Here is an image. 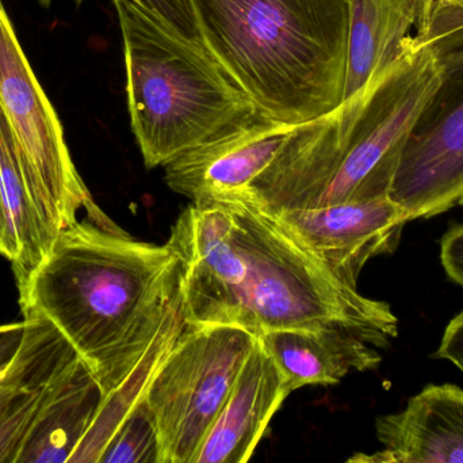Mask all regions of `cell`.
<instances>
[{
  "instance_id": "cell-1",
  "label": "cell",
  "mask_w": 463,
  "mask_h": 463,
  "mask_svg": "<svg viewBox=\"0 0 463 463\" xmlns=\"http://www.w3.org/2000/svg\"><path fill=\"white\" fill-rule=\"evenodd\" d=\"M167 244L181 265L186 323L239 326L256 337L343 329L381 351L399 336L391 304L362 295L240 193L190 204Z\"/></svg>"
},
{
  "instance_id": "cell-2",
  "label": "cell",
  "mask_w": 463,
  "mask_h": 463,
  "mask_svg": "<svg viewBox=\"0 0 463 463\" xmlns=\"http://www.w3.org/2000/svg\"><path fill=\"white\" fill-rule=\"evenodd\" d=\"M18 291L22 314L53 323L105 397L137 366L181 301V265L168 244L78 220L60 231Z\"/></svg>"
},
{
  "instance_id": "cell-3",
  "label": "cell",
  "mask_w": 463,
  "mask_h": 463,
  "mask_svg": "<svg viewBox=\"0 0 463 463\" xmlns=\"http://www.w3.org/2000/svg\"><path fill=\"white\" fill-rule=\"evenodd\" d=\"M439 79L434 51L413 33L361 92L294 125L242 195L271 215L389 198L408 139Z\"/></svg>"
},
{
  "instance_id": "cell-4",
  "label": "cell",
  "mask_w": 463,
  "mask_h": 463,
  "mask_svg": "<svg viewBox=\"0 0 463 463\" xmlns=\"http://www.w3.org/2000/svg\"><path fill=\"white\" fill-rule=\"evenodd\" d=\"M201 41L263 116L301 124L343 102L350 0H192Z\"/></svg>"
},
{
  "instance_id": "cell-5",
  "label": "cell",
  "mask_w": 463,
  "mask_h": 463,
  "mask_svg": "<svg viewBox=\"0 0 463 463\" xmlns=\"http://www.w3.org/2000/svg\"><path fill=\"white\" fill-rule=\"evenodd\" d=\"M113 3L130 122L146 168H165L260 113L203 43L173 32L132 0Z\"/></svg>"
},
{
  "instance_id": "cell-6",
  "label": "cell",
  "mask_w": 463,
  "mask_h": 463,
  "mask_svg": "<svg viewBox=\"0 0 463 463\" xmlns=\"http://www.w3.org/2000/svg\"><path fill=\"white\" fill-rule=\"evenodd\" d=\"M415 33L434 51L440 79L389 193L408 222L463 206V0H421Z\"/></svg>"
},
{
  "instance_id": "cell-7",
  "label": "cell",
  "mask_w": 463,
  "mask_h": 463,
  "mask_svg": "<svg viewBox=\"0 0 463 463\" xmlns=\"http://www.w3.org/2000/svg\"><path fill=\"white\" fill-rule=\"evenodd\" d=\"M0 108L10 125L35 214L52 245L60 231L78 222L80 209L89 212L91 222L118 230L95 206L79 176L61 122L38 83L2 3Z\"/></svg>"
},
{
  "instance_id": "cell-8",
  "label": "cell",
  "mask_w": 463,
  "mask_h": 463,
  "mask_svg": "<svg viewBox=\"0 0 463 463\" xmlns=\"http://www.w3.org/2000/svg\"><path fill=\"white\" fill-rule=\"evenodd\" d=\"M256 339L239 326H184L146 394L159 432L160 463H194Z\"/></svg>"
},
{
  "instance_id": "cell-9",
  "label": "cell",
  "mask_w": 463,
  "mask_h": 463,
  "mask_svg": "<svg viewBox=\"0 0 463 463\" xmlns=\"http://www.w3.org/2000/svg\"><path fill=\"white\" fill-rule=\"evenodd\" d=\"M272 217L337 276L355 287L370 260L397 249L408 223L391 198L290 209Z\"/></svg>"
},
{
  "instance_id": "cell-10",
  "label": "cell",
  "mask_w": 463,
  "mask_h": 463,
  "mask_svg": "<svg viewBox=\"0 0 463 463\" xmlns=\"http://www.w3.org/2000/svg\"><path fill=\"white\" fill-rule=\"evenodd\" d=\"M294 125L256 114L165 165V184L192 203L245 192L269 168Z\"/></svg>"
},
{
  "instance_id": "cell-11",
  "label": "cell",
  "mask_w": 463,
  "mask_h": 463,
  "mask_svg": "<svg viewBox=\"0 0 463 463\" xmlns=\"http://www.w3.org/2000/svg\"><path fill=\"white\" fill-rule=\"evenodd\" d=\"M24 334L0 375V463H15L27 432L57 378L79 358L53 323L24 315Z\"/></svg>"
},
{
  "instance_id": "cell-12",
  "label": "cell",
  "mask_w": 463,
  "mask_h": 463,
  "mask_svg": "<svg viewBox=\"0 0 463 463\" xmlns=\"http://www.w3.org/2000/svg\"><path fill=\"white\" fill-rule=\"evenodd\" d=\"M383 450L350 461L374 463H463V391L429 385L405 410L375 421Z\"/></svg>"
},
{
  "instance_id": "cell-13",
  "label": "cell",
  "mask_w": 463,
  "mask_h": 463,
  "mask_svg": "<svg viewBox=\"0 0 463 463\" xmlns=\"http://www.w3.org/2000/svg\"><path fill=\"white\" fill-rule=\"evenodd\" d=\"M290 394L282 372L258 337L194 463L250 461L269 421Z\"/></svg>"
},
{
  "instance_id": "cell-14",
  "label": "cell",
  "mask_w": 463,
  "mask_h": 463,
  "mask_svg": "<svg viewBox=\"0 0 463 463\" xmlns=\"http://www.w3.org/2000/svg\"><path fill=\"white\" fill-rule=\"evenodd\" d=\"M290 393L305 386L336 385L354 372L375 370L380 348L364 337L334 328L279 329L259 336Z\"/></svg>"
},
{
  "instance_id": "cell-15",
  "label": "cell",
  "mask_w": 463,
  "mask_h": 463,
  "mask_svg": "<svg viewBox=\"0 0 463 463\" xmlns=\"http://www.w3.org/2000/svg\"><path fill=\"white\" fill-rule=\"evenodd\" d=\"M102 393L80 358L43 399L15 463H70L99 408Z\"/></svg>"
},
{
  "instance_id": "cell-16",
  "label": "cell",
  "mask_w": 463,
  "mask_h": 463,
  "mask_svg": "<svg viewBox=\"0 0 463 463\" xmlns=\"http://www.w3.org/2000/svg\"><path fill=\"white\" fill-rule=\"evenodd\" d=\"M421 0H350L343 101L361 92L402 53Z\"/></svg>"
},
{
  "instance_id": "cell-17",
  "label": "cell",
  "mask_w": 463,
  "mask_h": 463,
  "mask_svg": "<svg viewBox=\"0 0 463 463\" xmlns=\"http://www.w3.org/2000/svg\"><path fill=\"white\" fill-rule=\"evenodd\" d=\"M184 325L186 321L181 296V301L171 312L167 323L149 345L137 366L113 391L102 397L94 421L73 453L70 463H99L103 451L108 448L117 429L132 410L146 399L155 372L178 339Z\"/></svg>"
},
{
  "instance_id": "cell-18",
  "label": "cell",
  "mask_w": 463,
  "mask_h": 463,
  "mask_svg": "<svg viewBox=\"0 0 463 463\" xmlns=\"http://www.w3.org/2000/svg\"><path fill=\"white\" fill-rule=\"evenodd\" d=\"M0 185L7 219L8 249L16 287L45 260L52 249L27 190L13 133L0 108Z\"/></svg>"
},
{
  "instance_id": "cell-19",
  "label": "cell",
  "mask_w": 463,
  "mask_h": 463,
  "mask_svg": "<svg viewBox=\"0 0 463 463\" xmlns=\"http://www.w3.org/2000/svg\"><path fill=\"white\" fill-rule=\"evenodd\" d=\"M99 463H160V439L146 399L125 419Z\"/></svg>"
},
{
  "instance_id": "cell-20",
  "label": "cell",
  "mask_w": 463,
  "mask_h": 463,
  "mask_svg": "<svg viewBox=\"0 0 463 463\" xmlns=\"http://www.w3.org/2000/svg\"><path fill=\"white\" fill-rule=\"evenodd\" d=\"M187 40L201 41L192 0H132Z\"/></svg>"
},
{
  "instance_id": "cell-21",
  "label": "cell",
  "mask_w": 463,
  "mask_h": 463,
  "mask_svg": "<svg viewBox=\"0 0 463 463\" xmlns=\"http://www.w3.org/2000/svg\"><path fill=\"white\" fill-rule=\"evenodd\" d=\"M440 261L446 275L463 287V223L451 226L440 239Z\"/></svg>"
},
{
  "instance_id": "cell-22",
  "label": "cell",
  "mask_w": 463,
  "mask_h": 463,
  "mask_svg": "<svg viewBox=\"0 0 463 463\" xmlns=\"http://www.w3.org/2000/svg\"><path fill=\"white\" fill-rule=\"evenodd\" d=\"M435 358L450 362L463 372V312L449 323Z\"/></svg>"
},
{
  "instance_id": "cell-23",
  "label": "cell",
  "mask_w": 463,
  "mask_h": 463,
  "mask_svg": "<svg viewBox=\"0 0 463 463\" xmlns=\"http://www.w3.org/2000/svg\"><path fill=\"white\" fill-rule=\"evenodd\" d=\"M24 334V321L0 325V375L15 358Z\"/></svg>"
},
{
  "instance_id": "cell-24",
  "label": "cell",
  "mask_w": 463,
  "mask_h": 463,
  "mask_svg": "<svg viewBox=\"0 0 463 463\" xmlns=\"http://www.w3.org/2000/svg\"><path fill=\"white\" fill-rule=\"evenodd\" d=\"M0 256L10 257V249H8L7 238V219H5V206H3L2 185H0Z\"/></svg>"
},
{
  "instance_id": "cell-25",
  "label": "cell",
  "mask_w": 463,
  "mask_h": 463,
  "mask_svg": "<svg viewBox=\"0 0 463 463\" xmlns=\"http://www.w3.org/2000/svg\"><path fill=\"white\" fill-rule=\"evenodd\" d=\"M40 2L43 3V5H48L49 0H40ZM76 2L81 3V2H83V0H76Z\"/></svg>"
}]
</instances>
